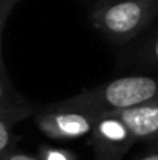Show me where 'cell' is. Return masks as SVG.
<instances>
[{
    "label": "cell",
    "mask_w": 158,
    "mask_h": 160,
    "mask_svg": "<svg viewBox=\"0 0 158 160\" xmlns=\"http://www.w3.org/2000/svg\"><path fill=\"white\" fill-rule=\"evenodd\" d=\"M41 159L42 160H78L74 154L70 151L54 148V146H42L41 148Z\"/></svg>",
    "instance_id": "8"
},
{
    "label": "cell",
    "mask_w": 158,
    "mask_h": 160,
    "mask_svg": "<svg viewBox=\"0 0 158 160\" xmlns=\"http://www.w3.org/2000/svg\"><path fill=\"white\" fill-rule=\"evenodd\" d=\"M151 54H152V58L158 62V38L152 42V45H151Z\"/></svg>",
    "instance_id": "12"
},
{
    "label": "cell",
    "mask_w": 158,
    "mask_h": 160,
    "mask_svg": "<svg viewBox=\"0 0 158 160\" xmlns=\"http://www.w3.org/2000/svg\"><path fill=\"white\" fill-rule=\"evenodd\" d=\"M19 121L17 118L12 117H6V115H0V157L5 154L6 148L9 146V140H11V126Z\"/></svg>",
    "instance_id": "7"
},
{
    "label": "cell",
    "mask_w": 158,
    "mask_h": 160,
    "mask_svg": "<svg viewBox=\"0 0 158 160\" xmlns=\"http://www.w3.org/2000/svg\"><path fill=\"white\" fill-rule=\"evenodd\" d=\"M0 160H42L41 157H34L30 154H19V152H12V154H3Z\"/></svg>",
    "instance_id": "10"
},
{
    "label": "cell",
    "mask_w": 158,
    "mask_h": 160,
    "mask_svg": "<svg viewBox=\"0 0 158 160\" xmlns=\"http://www.w3.org/2000/svg\"><path fill=\"white\" fill-rule=\"evenodd\" d=\"M19 0H0V45H2V33L6 23V19L9 16V12L12 11V8L16 6ZM0 76H5L3 67H2V59H0Z\"/></svg>",
    "instance_id": "9"
},
{
    "label": "cell",
    "mask_w": 158,
    "mask_h": 160,
    "mask_svg": "<svg viewBox=\"0 0 158 160\" xmlns=\"http://www.w3.org/2000/svg\"><path fill=\"white\" fill-rule=\"evenodd\" d=\"M136 140H158V98L140 106L115 112Z\"/></svg>",
    "instance_id": "5"
},
{
    "label": "cell",
    "mask_w": 158,
    "mask_h": 160,
    "mask_svg": "<svg viewBox=\"0 0 158 160\" xmlns=\"http://www.w3.org/2000/svg\"><path fill=\"white\" fill-rule=\"evenodd\" d=\"M99 115L81 110L50 109L36 118L37 128L50 138L71 140L90 135Z\"/></svg>",
    "instance_id": "4"
},
{
    "label": "cell",
    "mask_w": 158,
    "mask_h": 160,
    "mask_svg": "<svg viewBox=\"0 0 158 160\" xmlns=\"http://www.w3.org/2000/svg\"><path fill=\"white\" fill-rule=\"evenodd\" d=\"M138 160H158V146L155 148V149H152L151 152H147L146 156L140 157Z\"/></svg>",
    "instance_id": "11"
},
{
    "label": "cell",
    "mask_w": 158,
    "mask_h": 160,
    "mask_svg": "<svg viewBox=\"0 0 158 160\" xmlns=\"http://www.w3.org/2000/svg\"><path fill=\"white\" fill-rule=\"evenodd\" d=\"M31 113V107L26 106L23 100L12 93L6 76H0V115L22 120Z\"/></svg>",
    "instance_id": "6"
},
{
    "label": "cell",
    "mask_w": 158,
    "mask_h": 160,
    "mask_svg": "<svg viewBox=\"0 0 158 160\" xmlns=\"http://www.w3.org/2000/svg\"><path fill=\"white\" fill-rule=\"evenodd\" d=\"M155 98H158V79L151 76H126L82 90L48 109H67L105 115L140 106Z\"/></svg>",
    "instance_id": "1"
},
{
    "label": "cell",
    "mask_w": 158,
    "mask_h": 160,
    "mask_svg": "<svg viewBox=\"0 0 158 160\" xmlns=\"http://www.w3.org/2000/svg\"><path fill=\"white\" fill-rule=\"evenodd\" d=\"M90 135L98 160H119L136 142L126 123L115 113L99 115Z\"/></svg>",
    "instance_id": "3"
},
{
    "label": "cell",
    "mask_w": 158,
    "mask_h": 160,
    "mask_svg": "<svg viewBox=\"0 0 158 160\" xmlns=\"http://www.w3.org/2000/svg\"><path fill=\"white\" fill-rule=\"evenodd\" d=\"M158 12V0H104L92 12L96 30L108 39L127 42L135 38Z\"/></svg>",
    "instance_id": "2"
}]
</instances>
